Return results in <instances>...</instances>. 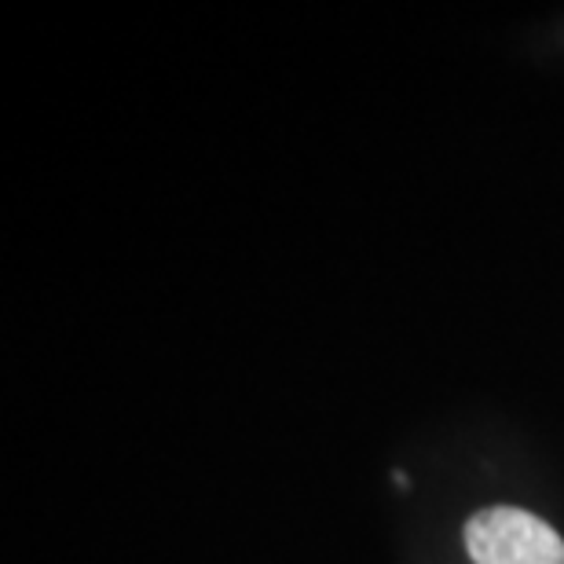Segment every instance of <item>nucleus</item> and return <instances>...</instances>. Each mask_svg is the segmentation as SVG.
Masks as SVG:
<instances>
[{"mask_svg":"<svg viewBox=\"0 0 564 564\" xmlns=\"http://www.w3.org/2000/svg\"><path fill=\"white\" fill-rule=\"evenodd\" d=\"M466 550L477 564H564V543L554 528L513 506L473 513Z\"/></svg>","mask_w":564,"mask_h":564,"instance_id":"1","label":"nucleus"}]
</instances>
